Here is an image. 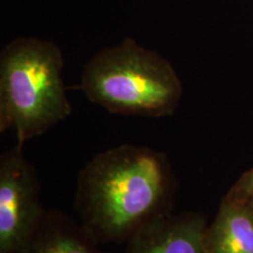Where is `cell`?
<instances>
[{
  "instance_id": "cell-1",
  "label": "cell",
  "mask_w": 253,
  "mask_h": 253,
  "mask_svg": "<svg viewBox=\"0 0 253 253\" xmlns=\"http://www.w3.org/2000/svg\"><path fill=\"white\" fill-rule=\"evenodd\" d=\"M178 183L163 151L121 144L97 153L79 172L74 208L99 244H126L173 213Z\"/></svg>"
},
{
  "instance_id": "cell-2",
  "label": "cell",
  "mask_w": 253,
  "mask_h": 253,
  "mask_svg": "<svg viewBox=\"0 0 253 253\" xmlns=\"http://www.w3.org/2000/svg\"><path fill=\"white\" fill-rule=\"evenodd\" d=\"M63 56L53 41L18 38L0 54V132L24 143L72 114L62 79Z\"/></svg>"
},
{
  "instance_id": "cell-3",
  "label": "cell",
  "mask_w": 253,
  "mask_h": 253,
  "mask_svg": "<svg viewBox=\"0 0 253 253\" xmlns=\"http://www.w3.org/2000/svg\"><path fill=\"white\" fill-rule=\"evenodd\" d=\"M80 86L90 102L125 116L172 115L183 96V84L171 63L130 38L91 56Z\"/></svg>"
},
{
  "instance_id": "cell-4",
  "label": "cell",
  "mask_w": 253,
  "mask_h": 253,
  "mask_svg": "<svg viewBox=\"0 0 253 253\" xmlns=\"http://www.w3.org/2000/svg\"><path fill=\"white\" fill-rule=\"evenodd\" d=\"M23 147L17 142L0 156V253H17L46 211L37 171Z\"/></svg>"
},
{
  "instance_id": "cell-5",
  "label": "cell",
  "mask_w": 253,
  "mask_h": 253,
  "mask_svg": "<svg viewBox=\"0 0 253 253\" xmlns=\"http://www.w3.org/2000/svg\"><path fill=\"white\" fill-rule=\"evenodd\" d=\"M207 225L203 213H171L135 233L122 253H204Z\"/></svg>"
},
{
  "instance_id": "cell-6",
  "label": "cell",
  "mask_w": 253,
  "mask_h": 253,
  "mask_svg": "<svg viewBox=\"0 0 253 253\" xmlns=\"http://www.w3.org/2000/svg\"><path fill=\"white\" fill-rule=\"evenodd\" d=\"M204 253H253V203L226 195L203 235Z\"/></svg>"
},
{
  "instance_id": "cell-7",
  "label": "cell",
  "mask_w": 253,
  "mask_h": 253,
  "mask_svg": "<svg viewBox=\"0 0 253 253\" xmlns=\"http://www.w3.org/2000/svg\"><path fill=\"white\" fill-rule=\"evenodd\" d=\"M99 243L68 214L46 210L17 253H102Z\"/></svg>"
},
{
  "instance_id": "cell-8",
  "label": "cell",
  "mask_w": 253,
  "mask_h": 253,
  "mask_svg": "<svg viewBox=\"0 0 253 253\" xmlns=\"http://www.w3.org/2000/svg\"><path fill=\"white\" fill-rule=\"evenodd\" d=\"M227 195L232 197L246 199L253 203V168L239 177L236 184L230 189Z\"/></svg>"
}]
</instances>
